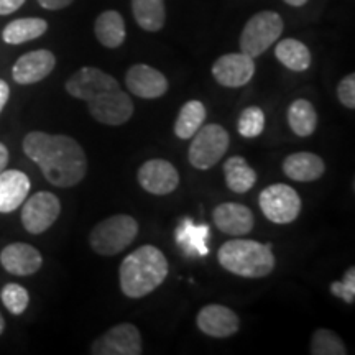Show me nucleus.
I'll return each mask as SVG.
<instances>
[{
    "label": "nucleus",
    "mask_w": 355,
    "mask_h": 355,
    "mask_svg": "<svg viewBox=\"0 0 355 355\" xmlns=\"http://www.w3.org/2000/svg\"><path fill=\"white\" fill-rule=\"evenodd\" d=\"M283 173L293 181L298 183H311L318 181L326 173V163L316 153L298 152L288 155L283 162Z\"/></svg>",
    "instance_id": "obj_20"
},
{
    "label": "nucleus",
    "mask_w": 355,
    "mask_h": 355,
    "mask_svg": "<svg viewBox=\"0 0 355 355\" xmlns=\"http://www.w3.org/2000/svg\"><path fill=\"white\" fill-rule=\"evenodd\" d=\"M255 74V61L245 53H229L217 58L212 64V76L224 87H242Z\"/></svg>",
    "instance_id": "obj_13"
},
{
    "label": "nucleus",
    "mask_w": 355,
    "mask_h": 355,
    "mask_svg": "<svg viewBox=\"0 0 355 355\" xmlns=\"http://www.w3.org/2000/svg\"><path fill=\"white\" fill-rule=\"evenodd\" d=\"M207 237H209V227L206 224L196 225L191 219L181 220L175 232L176 243L186 255L206 257L209 254Z\"/></svg>",
    "instance_id": "obj_21"
},
{
    "label": "nucleus",
    "mask_w": 355,
    "mask_h": 355,
    "mask_svg": "<svg viewBox=\"0 0 355 355\" xmlns=\"http://www.w3.org/2000/svg\"><path fill=\"white\" fill-rule=\"evenodd\" d=\"M288 125L298 137H309L316 132L318 112L308 99L293 101L286 112Z\"/></svg>",
    "instance_id": "obj_26"
},
{
    "label": "nucleus",
    "mask_w": 355,
    "mask_h": 355,
    "mask_svg": "<svg viewBox=\"0 0 355 355\" xmlns=\"http://www.w3.org/2000/svg\"><path fill=\"white\" fill-rule=\"evenodd\" d=\"M125 86L140 99H158L168 92V79L148 64H133L125 74Z\"/></svg>",
    "instance_id": "obj_14"
},
{
    "label": "nucleus",
    "mask_w": 355,
    "mask_h": 355,
    "mask_svg": "<svg viewBox=\"0 0 355 355\" xmlns=\"http://www.w3.org/2000/svg\"><path fill=\"white\" fill-rule=\"evenodd\" d=\"M24 152L37 163L48 183L56 188H73L86 178V152L73 137L30 132L24 139Z\"/></svg>",
    "instance_id": "obj_1"
},
{
    "label": "nucleus",
    "mask_w": 355,
    "mask_h": 355,
    "mask_svg": "<svg viewBox=\"0 0 355 355\" xmlns=\"http://www.w3.org/2000/svg\"><path fill=\"white\" fill-rule=\"evenodd\" d=\"M56 66V56L50 50H35L21 55L12 68L13 81L20 86H28L43 81Z\"/></svg>",
    "instance_id": "obj_15"
},
{
    "label": "nucleus",
    "mask_w": 355,
    "mask_h": 355,
    "mask_svg": "<svg viewBox=\"0 0 355 355\" xmlns=\"http://www.w3.org/2000/svg\"><path fill=\"white\" fill-rule=\"evenodd\" d=\"M144 343L139 327L122 322L110 327L91 344L92 355H140Z\"/></svg>",
    "instance_id": "obj_10"
},
{
    "label": "nucleus",
    "mask_w": 355,
    "mask_h": 355,
    "mask_svg": "<svg viewBox=\"0 0 355 355\" xmlns=\"http://www.w3.org/2000/svg\"><path fill=\"white\" fill-rule=\"evenodd\" d=\"M217 260L222 268L242 278L268 277L275 268L272 247L248 239H234L222 243Z\"/></svg>",
    "instance_id": "obj_3"
},
{
    "label": "nucleus",
    "mask_w": 355,
    "mask_h": 355,
    "mask_svg": "<svg viewBox=\"0 0 355 355\" xmlns=\"http://www.w3.org/2000/svg\"><path fill=\"white\" fill-rule=\"evenodd\" d=\"M188 159L196 170H211L224 158L230 145L229 132L219 123H207L191 137Z\"/></svg>",
    "instance_id": "obj_5"
},
{
    "label": "nucleus",
    "mask_w": 355,
    "mask_h": 355,
    "mask_svg": "<svg viewBox=\"0 0 355 355\" xmlns=\"http://www.w3.org/2000/svg\"><path fill=\"white\" fill-rule=\"evenodd\" d=\"M224 178L225 184L234 193L243 194L250 191L257 183V171L248 165V162L243 157L234 155L225 159L224 163Z\"/></svg>",
    "instance_id": "obj_23"
},
{
    "label": "nucleus",
    "mask_w": 355,
    "mask_h": 355,
    "mask_svg": "<svg viewBox=\"0 0 355 355\" xmlns=\"http://www.w3.org/2000/svg\"><path fill=\"white\" fill-rule=\"evenodd\" d=\"M25 0H0V15H10L24 6Z\"/></svg>",
    "instance_id": "obj_34"
},
{
    "label": "nucleus",
    "mask_w": 355,
    "mask_h": 355,
    "mask_svg": "<svg viewBox=\"0 0 355 355\" xmlns=\"http://www.w3.org/2000/svg\"><path fill=\"white\" fill-rule=\"evenodd\" d=\"M283 28H285V24L277 12L263 10L255 13L242 30L241 51L255 60L257 56L263 55L273 43L278 42Z\"/></svg>",
    "instance_id": "obj_6"
},
{
    "label": "nucleus",
    "mask_w": 355,
    "mask_h": 355,
    "mask_svg": "<svg viewBox=\"0 0 355 355\" xmlns=\"http://www.w3.org/2000/svg\"><path fill=\"white\" fill-rule=\"evenodd\" d=\"M259 204L266 219L279 225L291 224L301 212L300 194L295 188L283 183L266 186L260 193Z\"/></svg>",
    "instance_id": "obj_7"
},
{
    "label": "nucleus",
    "mask_w": 355,
    "mask_h": 355,
    "mask_svg": "<svg viewBox=\"0 0 355 355\" xmlns=\"http://www.w3.org/2000/svg\"><path fill=\"white\" fill-rule=\"evenodd\" d=\"M275 56L285 68L295 71V73H303L309 69L311 61H313L309 48L295 38L282 40L275 46Z\"/></svg>",
    "instance_id": "obj_24"
},
{
    "label": "nucleus",
    "mask_w": 355,
    "mask_h": 355,
    "mask_svg": "<svg viewBox=\"0 0 355 355\" xmlns=\"http://www.w3.org/2000/svg\"><path fill=\"white\" fill-rule=\"evenodd\" d=\"M66 92L73 96L74 99L79 101H91L102 92L114 91V89L121 87V84L110 74L104 73L99 68H92V66H84L78 69L76 73L71 76L64 84Z\"/></svg>",
    "instance_id": "obj_11"
},
{
    "label": "nucleus",
    "mask_w": 355,
    "mask_h": 355,
    "mask_svg": "<svg viewBox=\"0 0 355 355\" xmlns=\"http://www.w3.org/2000/svg\"><path fill=\"white\" fill-rule=\"evenodd\" d=\"M0 265L10 275L30 277L42 268L43 257L30 243L13 242L0 252Z\"/></svg>",
    "instance_id": "obj_17"
},
{
    "label": "nucleus",
    "mask_w": 355,
    "mask_h": 355,
    "mask_svg": "<svg viewBox=\"0 0 355 355\" xmlns=\"http://www.w3.org/2000/svg\"><path fill=\"white\" fill-rule=\"evenodd\" d=\"M132 12L145 32H158L165 25V0H132Z\"/></svg>",
    "instance_id": "obj_27"
},
{
    "label": "nucleus",
    "mask_w": 355,
    "mask_h": 355,
    "mask_svg": "<svg viewBox=\"0 0 355 355\" xmlns=\"http://www.w3.org/2000/svg\"><path fill=\"white\" fill-rule=\"evenodd\" d=\"M337 97L339 102L347 109H355V74L350 73L347 76L340 79L337 86Z\"/></svg>",
    "instance_id": "obj_33"
},
{
    "label": "nucleus",
    "mask_w": 355,
    "mask_h": 355,
    "mask_svg": "<svg viewBox=\"0 0 355 355\" xmlns=\"http://www.w3.org/2000/svg\"><path fill=\"white\" fill-rule=\"evenodd\" d=\"M237 130L243 139H257L265 130V112L257 105L243 109L239 115Z\"/></svg>",
    "instance_id": "obj_30"
},
{
    "label": "nucleus",
    "mask_w": 355,
    "mask_h": 355,
    "mask_svg": "<svg viewBox=\"0 0 355 355\" xmlns=\"http://www.w3.org/2000/svg\"><path fill=\"white\" fill-rule=\"evenodd\" d=\"M170 273L165 254L155 245H141L122 260L119 270L121 290L127 298L140 300L165 283Z\"/></svg>",
    "instance_id": "obj_2"
},
{
    "label": "nucleus",
    "mask_w": 355,
    "mask_h": 355,
    "mask_svg": "<svg viewBox=\"0 0 355 355\" xmlns=\"http://www.w3.org/2000/svg\"><path fill=\"white\" fill-rule=\"evenodd\" d=\"M46 20L38 19V17L17 19L10 21V24L2 30V40L7 44H21L43 37V35L46 33Z\"/></svg>",
    "instance_id": "obj_25"
},
{
    "label": "nucleus",
    "mask_w": 355,
    "mask_h": 355,
    "mask_svg": "<svg viewBox=\"0 0 355 355\" xmlns=\"http://www.w3.org/2000/svg\"><path fill=\"white\" fill-rule=\"evenodd\" d=\"M139 235V222L128 214H115L101 220L89 234V245L97 255L114 257L130 245Z\"/></svg>",
    "instance_id": "obj_4"
},
{
    "label": "nucleus",
    "mask_w": 355,
    "mask_h": 355,
    "mask_svg": "<svg viewBox=\"0 0 355 355\" xmlns=\"http://www.w3.org/2000/svg\"><path fill=\"white\" fill-rule=\"evenodd\" d=\"M8 97H10V87H8V84L3 79H0V112L7 105Z\"/></svg>",
    "instance_id": "obj_36"
},
{
    "label": "nucleus",
    "mask_w": 355,
    "mask_h": 355,
    "mask_svg": "<svg viewBox=\"0 0 355 355\" xmlns=\"http://www.w3.org/2000/svg\"><path fill=\"white\" fill-rule=\"evenodd\" d=\"M74 0H38V3L46 10H61V8L69 7Z\"/></svg>",
    "instance_id": "obj_35"
},
{
    "label": "nucleus",
    "mask_w": 355,
    "mask_h": 355,
    "mask_svg": "<svg viewBox=\"0 0 355 355\" xmlns=\"http://www.w3.org/2000/svg\"><path fill=\"white\" fill-rule=\"evenodd\" d=\"M196 324L202 334L216 339H225L239 331L241 319L227 306L207 304L198 313Z\"/></svg>",
    "instance_id": "obj_16"
},
{
    "label": "nucleus",
    "mask_w": 355,
    "mask_h": 355,
    "mask_svg": "<svg viewBox=\"0 0 355 355\" xmlns=\"http://www.w3.org/2000/svg\"><path fill=\"white\" fill-rule=\"evenodd\" d=\"M60 214L61 202L56 194L40 191L30 199H25L24 207H21V224L26 232L38 235L46 232Z\"/></svg>",
    "instance_id": "obj_8"
},
{
    "label": "nucleus",
    "mask_w": 355,
    "mask_h": 355,
    "mask_svg": "<svg viewBox=\"0 0 355 355\" xmlns=\"http://www.w3.org/2000/svg\"><path fill=\"white\" fill-rule=\"evenodd\" d=\"M87 109L96 122L112 127L127 123L135 110L130 96L125 94L121 87L102 92L94 99L87 101Z\"/></svg>",
    "instance_id": "obj_9"
},
{
    "label": "nucleus",
    "mask_w": 355,
    "mask_h": 355,
    "mask_svg": "<svg viewBox=\"0 0 355 355\" xmlns=\"http://www.w3.org/2000/svg\"><path fill=\"white\" fill-rule=\"evenodd\" d=\"M0 300L8 313L15 314V316H20V314L25 313V309L28 308L30 303V295L26 291V288L21 285H17V283H7L6 286L0 291Z\"/></svg>",
    "instance_id": "obj_31"
},
{
    "label": "nucleus",
    "mask_w": 355,
    "mask_h": 355,
    "mask_svg": "<svg viewBox=\"0 0 355 355\" xmlns=\"http://www.w3.org/2000/svg\"><path fill=\"white\" fill-rule=\"evenodd\" d=\"M3 331H6V321H3V316L0 314V336H2Z\"/></svg>",
    "instance_id": "obj_39"
},
{
    "label": "nucleus",
    "mask_w": 355,
    "mask_h": 355,
    "mask_svg": "<svg viewBox=\"0 0 355 355\" xmlns=\"http://www.w3.org/2000/svg\"><path fill=\"white\" fill-rule=\"evenodd\" d=\"M137 180L146 193L153 196H166L180 186V173L168 159L153 158L139 168Z\"/></svg>",
    "instance_id": "obj_12"
},
{
    "label": "nucleus",
    "mask_w": 355,
    "mask_h": 355,
    "mask_svg": "<svg viewBox=\"0 0 355 355\" xmlns=\"http://www.w3.org/2000/svg\"><path fill=\"white\" fill-rule=\"evenodd\" d=\"M285 2L291 7H303L308 0H285Z\"/></svg>",
    "instance_id": "obj_38"
},
{
    "label": "nucleus",
    "mask_w": 355,
    "mask_h": 355,
    "mask_svg": "<svg viewBox=\"0 0 355 355\" xmlns=\"http://www.w3.org/2000/svg\"><path fill=\"white\" fill-rule=\"evenodd\" d=\"M94 33L99 43L105 48H119L125 42V21L115 10L102 12L96 19Z\"/></svg>",
    "instance_id": "obj_22"
},
{
    "label": "nucleus",
    "mask_w": 355,
    "mask_h": 355,
    "mask_svg": "<svg viewBox=\"0 0 355 355\" xmlns=\"http://www.w3.org/2000/svg\"><path fill=\"white\" fill-rule=\"evenodd\" d=\"M8 165V148L0 141V173L6 170Z\"/></svg>",
    "instance_id": "obj_37"
},
{
    "label": "nucleus",
    "mask_w": 355,
    "mask_h": 355,
    "mask_svg": "<svg viewBox=\"0 0 355 355\" xmlns=\"http://www.w3.org/2000/svg\"><path fill=\"white\" fill-rule=\"evenodd\" d=\"M207 112L201 101H188L181 107L175 122V135L180 140H189L206 122Z\"/></svg>",
    "instance_id": "obj_28"
},
{
    "label": "nucleus",
    "mask_w": 355,
    "mask_h": 355,
    "mask_svg": "<svg viewBox=\"0 0 355 355\" xmlns=\"http://www.w3.org/2000/svg\"><path fill=\"white\" fill-rule=\"evenodd\" d=\"M32 183L30 178L20 170H3L0 173V212L17 211L28 198Z\"/></svg>",
    "instance_id": "obj_19"
},
{
    "label": "nucleus",
    "mask_w": 355,
    "mask_h": 355,
    "mask_svg": "<svg viewBox=\"0 0 355 355\" xmlns=\"http://www.w3.org/2000/svg\"><path fill=\"white\" fill-rule=\"evenodd\" d=\"M309 352L313 355H345L347 349H345L344 340L340 339L339 334L321 327V329L314 331L313 337H311Z\"/></svg>",
    "instance_id": "obj_29"
},
{
    "label": "nucleus",
    "mask_w": 355,
    "mask_h": 355,
    "mask_svg": "<svg viewBox=\"0 0 355 355\" xmlns=\"http://www.w3.org/2000/svg\"><path fill=\"white\" fill-rule=\"evenodd\" d=\"M331 293L337 298H340L344 303L354 304L355 301V268L350 266L344 273V278L340 282L331 283Z\"/></svg>",
    "instance_id": "obj_32"
},
{
    "label": "nucleus",
    "mask_w": 355,
    "mask_h": 355,
    "mask_svg": "<svg viewBox=\"0 0 355 355\" xmlns=\"http://www.w3.org/2000/svg\"><path fill=\"white\" fill-rule=\"evenodd\" d=\"M212 220L222 234L242 237L255 225L254 212L241 202H222L212 211Z\"/></svg>",
    "instance_id": "obj_18"
}]
</instances>
